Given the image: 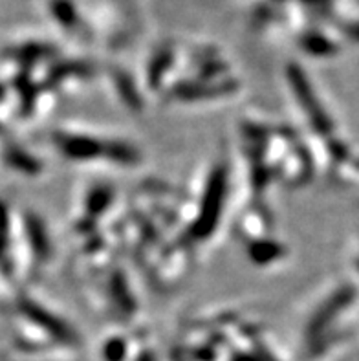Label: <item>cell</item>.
Returning a JSON list of instances; mask_svg holds the SVG:
<instances>
[{
	"label": "cell",
	"mask_w": 359,
	"mask_h": 361,
	"mask_svg": "<svg viewBox=\"0 0 359 361\" xmlns=\"http://www.w3.org/2000/svg\"><path fill=\"white\" fill-rule=\"evenodd\" d=\"M224 188H226V180H224L222 173H217L211 178L209 188H207V192H205V202H204V209H202V216L198 220V233L207 235L213 229L214 220L220 215V206H222L224 200Z\"/></svg>",
	"instance_id": "6da1fadb"
},
{
	"label": "cell",
	"mask_w": 359,
	"mask_h": 361,
	"mask_svg": "<svg viewBox=\"0 0 359 361\" xmlns=\"http://www.w3.org/2000/svg\"><path fill=\"white\" fill-rule=\"evenodd\" d=\"M291 85L296 88V92L299 94V99L303 101V105L306 106V110L310 112V118L314 121V125L321 130H327L330 125H328L327 116L323 114V110H319L317 101L314 99V94H312V88H310L308 82L305 81L303 73L297 72V70H291Z\"/></svg>",
	"instance_id": "3957f363"
},
{
	"label": "cell",
	"mask_w": 359,
	"mask_h": 361,
	"mask_svg": "<svg viewBox=\"0 0 359 361\" xmlns=\"http://www.w3.org/2000/svg\"><path fill=\"white\" fill-rule=\"evenodd\" d=\"M23 312L26 314V317H30V319L33 321V323H37L39 326H44L50 334L57 336V338H68L70 336V330L66 329L64 323H61L59 319L51 317V314H48L44 308H41L39 305H35V302L24 301Z\"/></svg>",
	"instance_id": "277c9868"
},
{
	"label": "cell",
	"mask_w": 359,
	"mask_h": 361,
	"mask_svg": "<svg viewBox=\"0 0 359 361\" xmlns=\"http://www.w3.org/2000/svg\"><path fill=\"white\" fill-rule=\"evenodd\" d=\"M6 161H8L11 167L18 171H24V173H37L39 169V164L33 160L32 156H28L26 152L18 151V149H11V151L6 152Z\"/></svg>",
	"instance_id": "5b68a950"
},
{
	"label": "cell",
	"mask_w": 359,
	"mask_h": 361,
	"mask_svg": "<svg viewBox=\"0 0 359 361\" xmlns=\"http://www.w3.org/2000/svg\"><path fill=\"white\" fill-rule=\"evenodd\" d=\"M59 145L64 154L75 158V160H92L97 156H110V152H112V145L105 147L103 143L85 136H64Z\"/></svg>",
	"instance_id": "7a4b0ae2"
},
{
	"label": "cell",
	"mask_w": 359,
	"mask_h": 361,
	"mask_svg": "<svg viewBox=\"0 0 359 361\" xmlns=\"http://www.w3.org/2000/svg\"><path fill=\"white\" fill-rule=\"evenodd\" d=\"M28 233L32 237L33 250H35L39 255H44L46 250H48V238H46L44 229L41 228V224H39L35 219H30V222H28Z\"/></svg>",
	"instance_id": "8992f818"
}]
</instances>
